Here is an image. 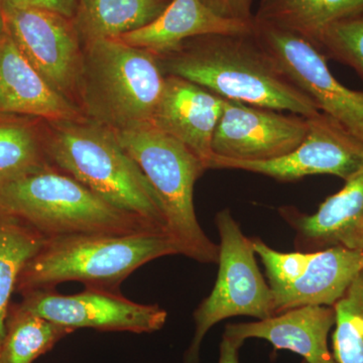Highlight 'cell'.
Returning <instances> with one entry per match:
<instances>
[{
  "label": "cell",
  "mask_w": 363,
  "mask_h": 363,
  "mask_svg": "<svg viewBox=\"0 0 363 363\" xmlns=\"http://www.w3.org/2000/svg\"><path fill=\"white\" fill-rule=\"evenodd\" d=\"M157 57L164 75L186 79L224 99L307 118L321 112L288 77L255 28L199 35Z\"/></svg>",
  "instance_id": "obj_1"
},
{
  "label": "cell",
  "mask_w": 363,
  "mask_h": 363,
  "mask_svg": "<svg viewBox=\"0 0 363 363\" xmlns=\"http://www.w3.org/2000/svg\"><path fill=\"white\" fill-rule=\"evenodd\" d=\"M48 125L45 150L52 166L111 206L169 235L159 196L113 130L87 118Z\"/></svg>",
  "instance_id": "obj_2"
},
{
  "label": "cell",
  "mask_w": 363,
  "mask_h": 363,
  "mask_svg": "<svg viewBox=\"0 0 363 363\" xmlns=\"http://www.w3.org/2000/svg\"><path fill=\"white\" fill-rule=\"evenodd\" d=\"M166 75L156 55L121 39L82 45L77 104L86 118L113 131L152 123Z\"/></svg>",
  "instance_id": "obj_3"
},
{
  "label": "cell",
  "mask_w": 363,
  "mask_h": 363,
  "mask_svg": "<svg viewBox=\"0 0 363 363\" xmlns=\"http://www.w3.org/2000/svg\"><path fill=\"white\" fill-rule=\"evenodd\" d=\"M0 215L26 222L45 240L82 234L160 233L52 164L0 185Z\"/></svg>",
  "instance_id": "obj_4"
},
{
  "label": "cell",
  "mask_w": 363,
  "mask_h": 363,
  "mask_svg": "<svg viewBox=\"0 0 363 363\" xmlns=\"http://www.w3.org/2000/svg\"><path fill=\"white\" fill-rule=\"evenodd\" d=\"M180 255L166 233L82 234L45 240L18 284L26 291L52 290L66 281L118 291L135 269L166 255Z\"/></svg>",
  "instance_id": "obj_5"
},
{
  "label": "cell",
  "mask_w": 363,
  "mask_h": 363,
  "mask_svg": "<svg viewBox=\"0 0 363 363\" xmlns=\"http://www.w3.org/2000/svg\"><path fill=\"white\" fill-rule=\"evenodd\" d=\"M114 133L159 196L180 255L217 264L219 245L203 231L195 212V184L207 169L201 160L152 124Z\"/></svg>",
  "instance_id": "obj_6"
},
{
  "label": "cell",
  "mask_w": 363,
  "mask_h": 363,
  "mask_svg": "<svg viewBox=\"0 0 363 363\" xmlns=\"http://www.w3.org/2000/svg\"><path fill=\"white\" fill-rule=\"evenodd\" d=\"M215 222L220 236L218 274L211 294L194 313L195 333L185 363L199 362L203 339L219 322L238 316L264 320L276 315L271 288L257 266L252 240L243 234L228 209L219 211Z\"/></svg>",
  "instance_id": "obj_7"
},
{
  "label": "cell",
  "mask_w": 363,
  "mask_h": 363,
  "mask_svg": "<svg viewBox=\"0 0 363 363\" xmlns=\"http://www.w3.org/2000/svg\"><path fill=\"white\" fill-rule=\"evenodd\" d=\"M4 16L7 35L28 63L52 89L77 104L83 45L73 18L7 0Z\"/></svg>",
  "instance_id": "obj_8"
},
{
  "label": "cell",
  "mask_w": 363,
  "mask_h": 363,
  "mask_svg": "<svg viewBox=\"0 0 363 363\" xmlns=\"http://www.w3.org/2000/svg\"><path fill=\"white\" fill-rule=\"evenodd\" d=\"M253 28L288 77L317 108L363 140V91L339 82L329 70L323 52L307 40L255 21Z\"/></svg>",
  "instance_id": "obj_9"
},
{
  "label": "cell",
  "mask_w": 363,
  "mask_h": 363,
  "mask_svg": "<svg viewBox=\"0 0 363 363\" xmlns=\"http://www.w3.org/2000/svg\"><path fill=\"white\" fill-rule=\"evenodd\" d=\"M308 123L304 140L286 156L242 162L214 155L209 169H241L291 182L313 175H332L347 181L363 168V140L323 112L309 117Z\"/></svg>",
  "instance_id": "obj_10"
},
{
  "label": "cell",
  "mask_w": 363,
  "mask_h": 363,
  "mask_svg": "<svg viewBox=\"0 0 363 363\" xmlns=\"http://www.w3.org/2000/svg\"><path fill=\"white\" fill-rule=\"evenodd\" d=\"M23 309L69 328L152 333L166 324L168 313L159 305H143L123 297L118 291L86 286L76 295L52 290L28 294Z\"/></svg>",
  "instance_id": "obj_11"
},
{
  "label": "cell",
  "mask_w": 363,
  "mask_h": 363,
  "mask_svg": "<svg viewBox=\"0 0 363 363\" xmlns=\"http://www.w3.org/2000/svg\"><path fill=\"white\" fill-rule=\"evenodd\" d=\"M308 128L307 117L225 99L212 150L233 161H269L293 152Z\"/></svg>",
  "instance_id": "obj_12"
},
{
  "label": "cell",
  "mask_w": 363,
  "mask_h": 363,
  "mask_svg": "<svg viewBox=\"0 0 363 363\" xmlns=\"http://www.w3.org/2000/svg\"><path fill=\"white\" fill-rule=\"evenodd\" d=\"M225 99L202 86L166 75L152 125L180 142L209 169L212 140Z\"/></svg>",
  "instance_id": "obj_13"
},
{
  "label": "cell",
  "mask_w": 363,
  "mask_h": 363,
  "mask_svg": "<svg viewBox=\"0 0 363 363\" xmlns=\"http://www.w3.org/2000/svg\"><path fill=\"white\" fill-rule=\"evenodd\" d=\"M279 213L296 231L298 252L342 247L363 252V168L314 214L293 207L281 208Z\"/></svg>",
  "instance_id": "obj_14"
},
{
  "label": "cell",
  "mask_w": 363,
  "mask_h": 363,
  "mask_svg": "<svg viewBox=\"0 0 363 363\" xmlns=\"http://www.w3.org/2000/svg\"><path fill=\"white\" fill-rule=\"evenodd\" d=\"M335 311L328 306H305L250 323L229 324L224 335L240 344L264 339L274 350H290L307 363H337L328 347Z\"/></svg>",
  "instance_id": "obj_15"
},
{
  "label": "cell",
  "mask_w": 363,
  "mask_h": 363,
  "mask_svg": "<svg viewBox=\"0 0 363 363\" xmlns=\"http://www.w3.org/2000/svg\"><path fill=\"white\" fill-rule=\"evenodd\" d=\"M305 252L290 283L272 291L274 314L305 306L333 307L363 271V252L334 247Z\"/></svg>",
  "instance_id": "obj_16"
},
{
  "label": "cell",
  "mask_w": 363,
  "mask_h": 363,
  "mask_svg": "<svg viewBox=\"0 0 363 363\" xmlns=\"http://www.w3.org/2000/svg\"><path fill=\"white\" fill-rule=\"evenodd\" d=\"M0 113L39 117L47 123L85 119L75 102L45 82L13 40H0Z\"/></svg>",
  "instance_id": "obj_17"
},
{
  "label": "cell",
  "mask_w": 363,
  "mask_h": 363,
  "mask_svg": "<svg viewBox=\"0 0 363 363\" xmlns=\"http://www.w3.org/2000/svg\"><path fill=\"white\" fill-rule=\"evenodd\" d=\"M252 23L227 20L214 13L202 0H171L161 16L150 25L119 38L126 44L162 56L182 43L199 35L252 32Z\"/></svg>",
  "instance_id": "obj_18"
},
{
  "label": "cell",
  "mask_w": 363,
  "mask_h": 363,
  "mask_svg": "<svg viewBox=\"0 0 363 363\" xmlns=\"http://www.w3.org/2000/svg\"><path fill=\"white\" fill-rule=\"evenodd\" d=\"M363 13V0H260L255 23L295 33L316 45L333 23Z\"/></svg>",
  "instance_id": "obj_19"
},
{
  "label": "cell",
  "mask_w": 363,
  "mask_h": 363,
  "mask_svg": "<svg viewBox=\"0 0 363 363\" xmlns=\"http://www.w3.org/2000/svg\"><path fill=\"white\" fill-rule=\"evenodd\" d=\"M171 0H78L73 21L82 45L119 39L150 25Z\"/></svg>",
  "instance_id": "obj_20"
},
{
  "label": "cell",
  "mask_w": 363,
  "mask_h": 363,
  "mask_svg": "<svg viewBox=\"0 0 363 363\" xmlns=\"http://www.w3.org/2000/svg\"><path fill=\"white\" fill-rule=\"evenodd\" d=\"M45 241L44 236L18 219L0 215V346L6 337L11 294L21 272Z\"/></svg>",
  "instance_id": "obj_21"
},
{
  "label": "cell",
  "mask_w": 363,
  "mask_h": 363,
  "mask_svg": "<svg viewBox=\"0 0 363 363\" xmlns=\"http://www.w3.org/2000/svg\"><path fill=\"white\" fill-rule=\"evenodd\" d=\"M74 331L21 307L6 324L0 363H33Z\"/></svg>",
  "instance_id": "obj_22"
},
{
  "label": "cell",
  "mask_w": 363,
  "mask_h": 363,
  "mask_svg": "<svg viewBox=\"0 0 363 363\" xmlns=\"http://www.w3.org/2000/svg\"><path fill=\"white\" fill-rule=\"evenodd\" d=\"M50 164L45 138L26 124L0 123V185Z\"/></svg>",
  "instance_id": "obj_23"
},
{
  "label": "cell",
  "mask_w": 363,
  "mask_h": 363,
  "mask_svg": "<svg viewBox=\"0 0 363 363\" xmlns=\"http://www.w3.org/2000/svg\"><path fill=\"white\" fill-rule=\"evenodd\" d=\"M333 357L337 363H363V271L333 306Z\"/></svg>",
  "instance_id": "obj_24"
},
{
  "label": "cell",
  "mask_w": 363,
  "mask_h": 363,
  "mask_svg": "<svg viewBox=\"0 0 363 363\" xmlns=\"http://www.w3.org/2000/svg\"><path fill=\"white\" fill-rule=\"evenodd\" d=\"M318 48L326 58L351 67L363 79V13L327 28Z\"/></svg>",
  "instance_id": "obj_25"
},
{
  "label": "cell",
  "mask_w": 363,
  "mask_h": 363,
  "mask_svg": "<svg viewBox=\"0 0 363 363\" xmlns=\"http://www.w3.org/2000/svg\"><path fill=\"white\" fill-rule=\"evenodd\" d=\"M205 6L227 20L252 23V0H202Z\"/></svg>",
  "instance_id": "obj_26"
},
{
  "label": "cell",
  "mask_w": 363,
  "mask_h": 363,
  "mask_svg": "<svg viewBox=\"0 0 363 363\" xmlns=\"http://www.w3.org/2000/svg\"><path fill=\"white\" fill-rule=\"evenodd\" d=\"M7 1L18 6L49 9V11L63 14L67 18H73L78 0H7Z\"/></svg>",
  "instance_id": "obj_27"
},
{
  "label": "cell",
  "mask_w": 363,
  "mask_h": 363,
  "mask_svg": "<svg viewBox=\"0 0 363 363\" xmlns=\"http://www.w3.org/2000/svg\"><path fill=\"white\" fill-rule=\"evenodd\" d=\"M242 344L235 342L223 336L220 344V354L218 363H240L238 350Z\"/></svg>",
  "instance_id": "obj_28"
},
{
  "label": "cell",
  "mask_w": 363,
  "mask_h": 363,
  "mask_svg": "<svg viewBox=\"0 0 363 363\" xmlns=\"http://www.w3.org/2000/svg\"><path fill=\"white\" fill-rule=\"evenodd\" d=\"M6 0H0V40L6 37V16H4Z\"/></svg>",
  "instance_id": "obj_29"
},
{
  "label": "cell",
  "mask_w": 363,
  "mask_h": 363,
  "mask_svg": "<svg viewBox=\"0 0 363 363\" xmlns=\"http://www.w3.org/2000/svg\"><path fill=\"white\" fill-rule=\"evenodd\" d=\"M302 363H307V362H306L305 360H304V362H303Z\"/></svg>",
  "instance_id": "obj_30"
}]
</instances>
